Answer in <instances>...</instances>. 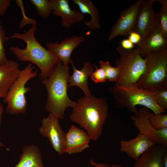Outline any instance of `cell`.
Instances as JSON below:
<instances>
[{"mask_svg":"<svg viewBox=\"0 0 167 167\" xmlns=\"http://www.w3.org/2000/svg\"><path fill=\"white\" fill-rule=\"evenodd\" d=\"M90 163L91 165L94 167H109L108 165L104 163H97L92 159L90 160Z\"/></svg>","mask_w":167,"mask_h":167,"instance_id":"32","label":"cell"},{"mask_svg":"<svg viewBox=\"0 0 167 167\" xmlns=\"http://www.w3.org/2000/svg\"><path fill=\"white\" fill-rule=\"evenodd\" d=\"M11 2L10 0H0V16L5 14Z\"/></svg>","mask_w":167,"mask_h":167,"instance_id":"30","label":"cell"},{"mask_svg":"<svg viewBox=\"0 0 167 167\" xmlns=\"http://www.w3.org/2000/svg\"><path fill=\"white\" fill-rule=\"evenodd\" d=\"M150 112L148 109L143 106L138 109L137 114L131 115L130 118L139 133L156 144L167 145V128L160 130L155 129L149 120Z\"/></svg>","mask_w":167,"mask_h":167,"instance_id":"8","label":"cell"},{"mask_svg":"<svg viewBox=\"0 0 167 167\" xmlns=\"http://www.w3.org/2000/svg\"><path fill=\"white\" fill-rule=\"evenodd\" d=\"M101 67L105 72L107 79L109 81L117 82L118 80L121 73V69L118 66L113 67L110 65L109 61L104 62L101 60L99 61Z\"/></svg>","mask_w":167,"mask_h":167,"instance_id":"23","label":"cell"},{"mask_svg":"<svg viewBox=\"0 0 167 167\" xmlns=\"http://www.w3.org/2000/svg\"><path fill=\"white\" fill-rule=\"evenodd\" d=\"M109 167H124L122 165L116 164H113L111 165H108Z\"/></svg>","mask_w":167,"mask_h":167,"instance_id":"35","label":"cell"},{"mask_svg":"<svg viewBox=\"0 0 167 167\" xmlns=\"http://www.w3.org/2000/svg\"><path fill=\"white\" fill-rule=\"evenodd\" d=\"M161 5V7L157 13L158 25L164 34L167 36V0H158Z\"/></svg>","mask_w":167,"mask_h":167,"instance_id":"25","label":"cell"},{"mask_svg":"<svg viewBox=\"0 0 167 167\" xmlns=\"http://www.w3.org/2000/svg\"><path fill=\"white\" fill-rule=\"evenodd\" d=\"M163 167H167V152H166L164 156Z\"/></svg>","mask_w":167,"mask_h":167,"instance_id":"34","label":"cell"},{"mask_svg":"<svg viewBox=\"0 0 167 167\" xmlns=\"http://www.w3.org/2000/svg\"><path fill=\"white\" fill-rule=\"evenodd\" d=\"M73 69V72L69 77L68 88L72 86H76L80 88L86 96H89L92 95L89 89L88 81V77L94 71L90 63L88 62H84L83 67L81 70H78L75 67L72 60L70 63Z\"/></svg>","mask_w":167,"mask_h":167,"instance_id":"19","label":"cell"},{"mask_svg":"<svg viewBox=\"0 0 167 167\" xmlns=\"http://www.w3.org/2000/svg\"><path fill=\"white\" fill-rule=\"evenodd\" d=\"M52 9V14L60 16L61 23L67 28L77 23L84 21L85 15L79 10L72 9L69 0H50Z\"/></svg>","mask_w":167,"mask_h":167,"instance_id":"13","label":"cell"},{"mask_svg":"<svg viewBox=\"0 0 167 167\" xmlns=\"http://www.w3.org/2000/svg\"><path fill=\"white\" fill-rule=\"evenodd\" d=\"M120 44L122 48L126 50L132 49L134 47V45L128 39L122 40Z\"/></svg>","mask_w":167,"mask_h":167,"instance_id":"31","label":"cell"},{"mask_svg":"<svg viewBox=\"0 0 167 167\" xmlns=\"http://www.w3.org/2000/svg\"><path fill=\"white\" fill-rule=\"evenodd\" d=\"M116 49L120 55V58L116 60V64L121 71L119 78L114 86H135L145 71V59L141 57L137 46L134 49L126 50L119 46Z\"/></svg>","mask_w":167,"mask_h":167,"instance_id":"6","label":"cell"},{"mask_svg":"<svg viewBox=\"0 0 167 167\" xmlns=\"http://www.w3.org/2000/svg\"><path fill=\"white\" fill-rule=\"evenodd\" d=\"M8 40L5 31L0 20V65L4 63L8 60L6 57L5 49V43Z\"/></svg>","mask_w":167,"mask_h":167,"instance_id":"27","label":"cell"},{"mask_svg":"<svg viewBox=\"0 0 167 167\" xmlns=\"http://www.w3.org/2000/svg\"><path fill=\"white\" fill-rule=\"evenodd\" d=\"M96 70L90 76L92 80L95 83L105 82L107 80L106 74L104 70L101 67L98 68L95 66Z\"/></svg>","mask_w":167,"mask_h":167,"instance_id":"28","label":"cell"},{"mask_svg":"<svg viewBox=\"0 0 167 167\" xmlns=\"http://www.w3.org/2000/svg\"><path fill=\"white\" fill-rule=\"evenodd\" d=\"M39 132L48 138L53 148L60 155L64 153L66 133L63 131L58 119L51 114L42 119Z\"/></svg>","mask_w":167,"mask_h":167,"instance_id":"9","label":"cell"},{"mask_svg":"<svg viewBox=\"0 0 167 167\" xmlns=\"http://www.w3.org/2000/svg\"><path fill=\"white\" fill-rule=\"evenodd\" d=\"M142 58L167 48V36L158 25L137 45Z\"/></svg>","mask_w":167,"mask_h":167,"instance_id":"14","label":"cell"},{"mask_svg":"<svg viewBox=\"0 0 167 167\" xmlns=\"http://www.w3.org/2000/svg\"><path fill=\"white\" fill-rule=\"evenodd\" d=\"M74 4L77 6L83 14H88L91 17L89 21H84V23L92 29L101 28L99 23L100 16L96 7L91 0H73Z\"/></svg>","mask_w":167,"mask_h":167,"instance_id":"21","label":"cell"},{"mask_svg":"<svg viewBox=\"0 0 167 167\" xmlns=\"http://www.w3.org/2000/svg\"><path fill=\"white\" fill-rule=\"evenodd\" d=\"M4 112V109L2 104L0 102V125L1 122L2 115ZM4 146L3 144L0 141V147Z\"/></svg>","mask_w":167,"mask_h":167,"instance_id":"33","label":"cell"},{"mask_svg":"<svg viewBox=\"0 0 167 167\" xmlns=\"http://www.w3.org/2000/svg\"><path fill=\"white\" fill-rule=\"evenodd\" d=\"M142 1H137L122 11L111 28L108 41L118 35L128 36L133 31L139 7Z\"/></svg>","mask_w":167,"mask_h":167,"instance_id":"11","label":"cell"},{"mask_svg":"<svg viewBox=\"0 0 167 167\" xmlns=\"http://www.w3.org/2000/svg\"><path fill=\"white\" fill-rule=\"evenodd\" d=\"M13 167H45L38 146L34 144L24 146L19 162Z\"/></svg>","mask_w":167,"mask_h":167,"instance_id":"20","label":"cell"},{"mask_svg":"<svg viewBox=\"0 0 167 167\" xmlns=\"http://www.w3.org/2000/svg\"><path fill=\"white\" fill-rule=\"evenodd\" d=\"M36 29V24H33L26 32L23 33H15L8 37V39H19L25 42L26 46L24 49L11 46L9 49L19 61L30 62L37 66L40 70L39 77L41 81L51 75L59 59L42 46L36 40L35 36Z\"/></svg>","mask_w":167,"mask_h":167,"instance_id":"2","label":"cell"},{"mask_svg":"<svg viewBox=\"0 0 167 167\" xmlns=\"http://www.w3.org/2000/svg\"><path fill=\"white\" fill-rule=\"evenodd\" d=\"M69 71V66L63 65L59 60L51 75L41 81L47 94L45 109L58 119H63L67 108H72L76 103L69 98L67 93Z\"/></svg>","mask_w":167,"mask_h":167,"instance_id":"3","label":"cell"},{"mask_svg":"<svg viewBox=\"0 0 167 167\" xmlns=\"http://www.w3.org/2000/svg\"><path fill=\"white\" fill-rule=\"evenodd\" d=\"M167 147L160 144L153 146L135 161L133 167H163Z\"/></svg>","mask_w":167,"mask_h":167,"instance_id":"17","label":"cell"},{"mask_svg":"<svg viewBox=\"0 0 167 167\" xmlns=\"http://www.w3.org/2000/svg\"><path fill=\"white\" fill-rule=\"evenodd\" d=\"M108 91L114 98L116 106L121 109H126L129 112L137 114L135 106L140 105L152 110L154 114L165 113L155 102L152 92L138 88L135 86H115L109 87Z\"/></svg>","mask_w":167,"mask_h":167,"instance_id":"4","label":"cell"},{"mask_svg":"<svg viewBox=\"0 0 167 167\" xmlns=\"http://www.w3.org/2000/svg\"><path fill=\"white\" fill-rule=\"evenodd\" d=\"M90 140L87 132L72 125L66 133L64 153L71 154L82 152L89 148Z\"/></svg>","mask_w":167,"mask_h":167,"instance_id":"15","label":"cell"},{"mask_svg":"<svg viewBox=\"0 0 167 167\" xmlns=\"http://www.w3.org/2000/svg\"><path fill=\"white\" fill-rule=\"evenodd\" d=\"M108 108L106 97L85 96L76 101L70 118L86 130L91 139L96 141L101 135L103 125L108 117Z\"/></svg>","mask_w":167,"mask_h":167,"instance_id":"1","label":"cell"},{"mask_svg":"<svg viewBox=\"0 0 167 167\" xmlns=\"http://www.w3.org/2000/svg\"><path fill=\"white\" fill-rule=\"evenodd\" d=\"M156 1L143 0L139 6L133 31L140 35L141 41L158 25L157 13L153 8V4Z\"/></svg>","mask_w":167,"mask_h":167,"instance_id":"10","label":"cell"},{"mask_svg":"<svg viewBox=\"0 0 167 167\" xmlns=\"http://www.w3.org/2000/svg\"><path fill=\"white\" fill-rule=\"evenodd\" d=\"M146 69L135 87L152 92L167 85V48L144 57Z\"/></svg>","mask_w":167,"mask_h":167,"instance_id":"5","label":"cell"},{"mask_svg":"<svg viewBox=\"0 0 167 167\" xmlns=\"http://www.w3.org/2000/svg\"><path fill=\"white\" fill-rule=\"evenodd\" d=\"M128 36H129L128 39L134 45H137L141 40V37L140 35L135 31L131 32Z\"/></svg>","mask_w":167,"mask_h":167,"instance_id":"29","label":"cell"},{"mask_svg":"<svg viewBox=\"0 0 167 167\" xmlns=\"http://www.w3.org/2000/svg\"><path fill=\"white\" fill-rule=\"evenodd\" d=\"M29 2L36 8L37 13L41 17L47 19L52 12L50 0H30Z\"/></svg>","mask_w":167,"mask_h":167,"instance_id":"22","label":"cell"},{"mask_svg":"<svg viewBox=\"0 0 167 167\" xmlns=\"http://www.w3.org/2000/svg\"><path fill=\"white\" fill-rule=\"evenodd\" d=\"M21 70L17 62L8 60L0 65V99L4 98Z\"/></svg>","mask_w":167,"mask_h":167,"instance_id":"18","label":"cell"},{"mask_svg":"<svg viewBox=\"0 0 167 167\" xmlns=\"http://www.w3.org/2000/svg\"><path fill=\"white\" fill-rule=\"evenodd\" d=\"M148 118L150 123L155 129L160 130L167 128V114L165 113L154 114L150 112Z\"/></svg>","mask_w":167,"mask_h":167,"instance_id":"24","label":"cell"},{"mask_svg":"<svg viewBox=\"0 0 167 167\" xmlns=\"http://www.w3.org/2000/svg\"><path fill=\"white\" fill-rule=\"evenodd\" d=\"M144 135L139 133L135 138L120 142V150L135 161L150 148L156 144Z\"/></svg>","mask_w":167,"mask_h":167,"instance_id":"16","label":"cell"},{"mask_svg":"<svg viewBox=\"0 0 167 167\" xmlns=\"http://www.w3.org/2000/svg\"><path fill=\"white\" fill-rule=\"evenodd\" d=\"M84 41V36L73 35L66 38L60 43H47L46 46L47 49L57 56L63 65L67 66L72 60L71 56L74 50Z\"/></svg>","mask_w":167,"mask_h":167,"instance_id":"12","label":"cell"},{"mask_svg":"<svg viewBox=\"0 0 167 167\" xmlns=\"http://www.w3.org/2000/svg\"><path fill=\"white\" fill-rule=\"evenodd\" d=\"M153 92L154 100L157 104L165 111L167 109V85L156 89Z\"/></svg>","mask_w":167,"mask_h":167,"instance_id":"26","label":"cell"},{"mask_svg":"<svg viewBox=\"0 0 167 167\" xmlns=\"http://www.w3.org/2000/svg\"><path fill=\"white\" fill-rule=\"evenodd\" d=\"M34 66L29 63L21 70L4 98V102L7 104L6 113L13 115L24 113L26 111L27 103L25 94L31 89L26 85L29 80L38 75L37 70L34 71Z\"/></svg>","mask_w":167,"mask_h":167,"instance_id":"7","label":"cell"}]
</instances>
